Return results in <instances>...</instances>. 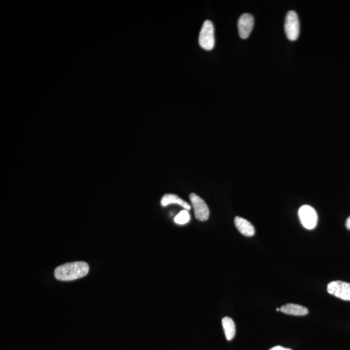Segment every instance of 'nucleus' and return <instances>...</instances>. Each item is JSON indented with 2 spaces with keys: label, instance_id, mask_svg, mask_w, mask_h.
Instances as JSON below:
<instances>
[{
  "label": "nucleus",
  "instance_id": "nucleus-15",
  "mask_svg": "<svg viewBox=\"0 0 350 350\" xmlns=\"http://www.w3.org/2000/svg\"><path fill=\"white\" fill-rule=\"evenodd\" d=\"M276 311H280V308H277Z\"/></svg>",
  "mask_w": 350,
  "mask_h": 350
},
{
  "label": "nucleus",
  "instance_id": "nucleus-1",
  "mask_svg": "<svg viewBox=\"0 0 350 350\" xmlns=\"http://www.w3.org/2000/svg\"><path fill=\"white\" fill-rule=\"evenodd\" d=\"M89 266L84 262L68 263L61 265L55 270L54 275L57 280L72 281L83 278L88 274Z\"/></svg>",
  "mask_w": 350,
  "mask_h": 350
},
{
  "label": "nucleus",
  "instance_id": "nucleus-6",
  "mask_svg": "<svg viewBox=\"0 0 350 350\" xmlns=\"http://www.w3.org/2000/svg\"><path fill=\"white\" fill-rule=\"evenodd\" d=\"M189 199L193 206L196 219L201 221H207L210 216V210L205 201L194 193L190 194Z\"/></svg>",
  "mask_w": 350,
  "mask_h": 350
},
{
  "label": "nucleus",
  "instance_id": "nucleus-12",
  "mask_svg": "<svg viewBox=\"0 0 350 350\" xmlns=\"http://www.w3.org/2000/svg\"><path fill=\"white\" fill-rule=\"evenodd\" d=\"M190 220V215L186 210H182L174 218L175 223L178 225H185Z\"/></svg>",
  "mask_w": 350,
  "mask_h": 350
},
{
  "label": "nucleus",
  "instance_id": "nucleus-7",
  "mask_svg": "<svg viewBox=\"0 0 350 350\" xmlns=\"http://www.w3.org/2000/svg\"><path fill=\"white\" fill-rule=\"evenodd\" d=\"M254 18L251 14L242 15L238 20V31L240 37L246 39L250 36L254 27Z\"/></svg>",
  "mask_w": 350,
  "mask_h": 350
},
{
  "label": "nucleus",
  "instance_id": "nucleus-8",
  "mask_svg": "<svg viewBox=\"0 0 350 350\" xmlns=\"http://www.w3.org/2000/svg\"><path fill=\"white\" fill-rule=\"evenodd\" d=\"M234 223L237 229L244 236L253 237V235H255V227L246 219L242 218V217H236L234 219Z\"/></svg>",
  "mask_w": 350,
  "mask_h": 350
},
{
  "label": "nucleus",
  "instance_id": "nucleus-10",
  "mask_svg": "<svg viewBox=\"0 0 350 350\" xmlns=\"http://www.w3.org/2000/svg\"><path fill=\"white\" fill-rule=\"evenodd\" d=\"M170 204H178V205L181 206L182 207L184 208L185 210H187V211L190 210L191 208V206L189 205L188 203L183 200V199L180 198L177 194H164L163 197L161 199V205L162 207H166V206L170 205Z\"/></svg>",
  "mask_w": 350,
  "mask_h": 350
},
{
  "label": "nucleus",
  "instance_id": "nucleus-5",
  "mask_svg": "<svg viewBox=\"0 0 350 350\" xmlns=\"http://www.w3.org/2000/svg\"><path fill=\"white\" fill-rule=\"evenodd\" d=\"M328 293L345 301H350V283L342 281H333L327 286Z\"/></svg>",
  "mask_w": 350,
  "mask_h": 350
},
{
  "label": "nucleus",
  "instance_id": "nucleus-2",
  "mask_svg": "<svg viewBox=\"0 0 350 350\" xmlns=\"http://www.w3.org/2000/svg\"><path fill=\"white\" fill-rule=\"evenodd\" d=\"M214 26L210 20H207L203 24L202 29L199 34L198 42L201 47L204 49L212 50L215 45Z\"/></svg>",
  "mask_w": 350,
  "mask_h": 350
},
{
  "label": "nucleus",
  "instance_id": "nucleus-4",
  "mask_svg": "<svg viewBox=\"0 0 350 350\" xmlns=\"http://www.w3.org/2000/svg\"><path fill=\"white\" fill-rule=\"evenodd\" d=\"M299 220L304 228L308 230H313L317 226L318 216L317 212L313 207L309 205H304L298 211Z\"/></svg>",
  "mask_w": 350,
  "mask_h": 350
},
{
  "label": "nucleus",
  "instance_id": "nucleus-3",
  "mask_svg": "<svg viewBox=\"0 0 350 350\" xmlns=\"http://www.w3.org/2000/svg\"><path fill=\"white\" fill-rule=\"evenodd\" d=\"M285 31L289 40L294 41L299 35V22L298 15L293 11L287 13L285 17Z\"/></svg>",
  "mask_w": 350,
  "mask_h": 350
},
{
  "label": "nucleus",
  "instance_id": "nucleus-9",
  "mask_svg": "<svg viewBox=\"0 0 350 350\" xmlns=\"http://www.w3.org/2000/svg\"><path fill=\"white\" fill-rule=\"evenodd\" d=\"M280 311L285 314L294 316H305L309 313L307 308L294 304H287L281 306Z\"/></svg>",
  "mask_w": 350,
  "mask_h": 350
},
{
  "label": "nucleus",
  "instance_id": "nucleus-11",
  "mask_svg": "<svg viewBox=\"0 0 350 350\" xmlns=\"http://www.w3.org/2000/svg\"><path fill=\"white\" fill-rule=\"evenodd\" d=\"M222 324L225 331L226 339L232 340L235 335V325L233 320L230 317H224L222 320Z\"/></svg>",
  "mask_w": 350,
  "mask_h": 350
},
{
  "label": "nucleus",
  "instance_id": "nucleus-13",
  "mask_svg": "<svg viewBox=\"0 0 350 350\" xmlns=\"http://www.w3.org/2000/svg\"><path fill=\"white\" fill-rule=\"evenodd\" d=\"M269 350H292L290 348H286V347H282L281 346H276L274 347H272L271 349H270Z\"/></svg>",
  "mask_w": 350,
  "mask_h": 350
},
{
  "label": "nucleus",
  "instance_id": "nucleus-14",
  "mask_svg": "<svg viewBox=\"0 0 350 350\" xmlns=\"http://www.w3.org/2000/svg\"><path fill=\"white\" fill-rule=\"evenodd\" d=\"M346 226L347 229L350 230V216L347 219L346 222Z\"/></svg>",
  "mask_w": 350,
  "mask_h": 350
}]
</instances>
